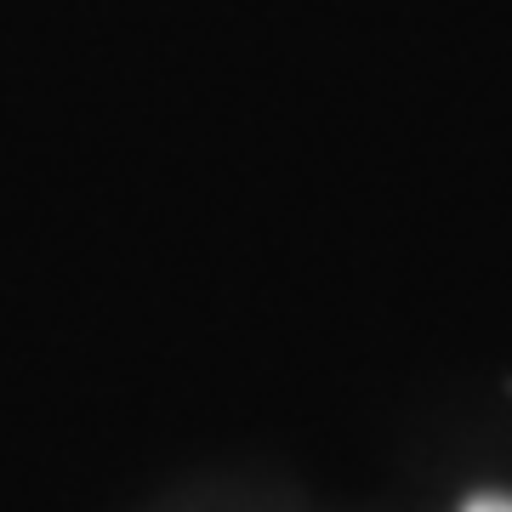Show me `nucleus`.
Wrapping results in <instances>:
<instances>
[{"mask_svg": "<svg viewBox=\"0 0 512 512\" xmlns=\"http://www.w3.org/2000/svg\"><path fill=\"white\" fill-rule=\"evenodd\" d=\"M461 512H512V495H473Z\"/></svg>", "mask_w": 512, "mask_h": 512, "instance_id": "f257e3e1", "label": "nucleus"}]
</instances>
